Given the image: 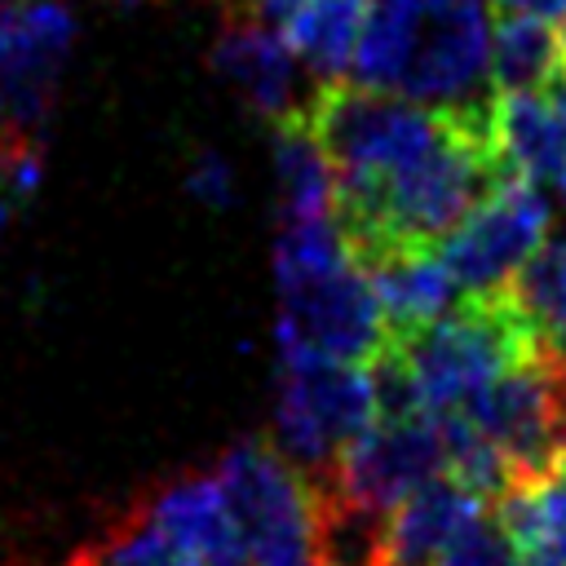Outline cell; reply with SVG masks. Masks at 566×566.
<instances>
[{
	"mask_svg": "<svg viewBox=\"0 0 566 566\" xmlns=\"http://www.w3.org/2000/svg\"><path fill=\"white\" fill-rule=\"evenodd\" d=\"M354 80L451 115L491 111L486 0H371Z\"/></svg>",
	"mask_w": 566,
	"mask_h": 566,
	"instance_id": "cell-1",
	"label": "cell"
},
{
	"mask_svg": "<svg viewBox=\"0 0 566 566\" xmlns=\"http://www.w3.org/2000/svg\"><path fill=\"white\" fill-rule=\"evenodd\" d=\"M394 349L402 354L424 411H460L486 380L539 354L544 345L509 292H495L455 301L442 318L394 336Z\"/></svg>",
	"mask_w": 566,
	"mask_h": 566,
	"instance_id": "cell-2",
	"label": "cell"
},
{
	"mask_svg": "<svg viewBox=\"0 0 566 566\" xmlns=\"http://www.w3.org/2000/svg\"><path fill=\"white\" fill-rule=\"evenodd\" d=\"M305 119L332 159L336 195H358L385 181L394 168L429 150L447 124L442 111L358 80H327Z\"/></svg>",
	"mask_w": 566,
	"mask_h": 566,
	"instance_id": "cell-3",
	"label": "cell"
},
{
	"mask_svg": "<svg viewBox=\"0 0 566 566\" xmlns=\"http://www.w3.org/2000/svg\"><path fill=\"white\" fill-rule=\"evenodd\" d=\"M376 420V389L363 363L283 349L279 376V451L305 473H323Z\"/></svg>",
	"mask_w": 566,
	"mask_h": 566,
	"instance_id": "cell-4",
	"label": "cell"
},
{
	"mask_svg": "<svg viewBox=\"0 0 566 566\" xmlns=\"http://www.w3.org/2000/svg\"><path fill=\"white\" fill-rule=\"evenodd\" d=\"M279 340L283 349L367 367L394 336L371 274L345 256L318 270H279Z\"/></svg>",
	"mask_w": 566,
	"mask_h": 566,
	"instance_id": "cell-5",
	"label": "cell"
},
{
	"mask_svg": "<svg viewBox=\"0 0 566 566\" xmlns=\"http://www.w3.org/2000/svg\"><path fill=\"white\" fill-rule=\"evenodd\" d=\"M509 460L513 482H544L566 451V363L548 349L513 363L460 407Z\"/></svg>",
	"mask_w": 566,
	"mask_h": 566,
	"instance_id": "cell-6",
	"label": "cell"
},
{
	"mask_svg": "<svg viewBox=\"0 0 566 566\" xmlns=\"http://www.w3.org/2000/svg\"><path fill=\"white\" fill-rule=\"evenodd\" d=\"M248 566H310V478L265 438L239 442L212 469Z\"/></svg>",
	"mask_w": 566,
	"mask_h": 566,
	"instance_id": "cell-7",
	"label": "cell"
},
{
	"mask_svg": "<svg viewBox=\"0 0 566 566\" xmlns=\"http://www.w3.org/2000/svg\"><path fill=\"white\" fill-rule=\"evenodd\" d=\"M553 234V199L526 177H504L442 243L438 256L464 296H495Z\"/></svg>",
	"mask_w": 566,
	"mask_h": 566,
	"instance_id": "cell-8",
	"label": "cell"
},
{
	"mask_svg": "<svg viewBox=\"0 0 566 566\" xmlns=\"http://www.w3.org/2000/svg\"><path fill=\"white\" fill-rule=\"evenodd\" d=\"M323 473L354 500L394 513L411 491L447 473L442 420L433 411L376 416Z\"/></svg>",
	"mask_w": 566,
	"mask_h": 566,
	"instance_id": "cell-9",
	"label": "cell"
},
{
	"mask_svg": "<svg viewBox=\"0 0 566 566\" xmlns=\"http://www.w3.org/2000/svg\"><path fill=\"white\" fill-rule=\"evenodd\" d=\"M75 22L62 0H18L0 18V133L40 137Z\"/></svg>",
	"mask_w": 566,
	"mask_h": 566,
	"instance_id": "cell-10",
	"label": "cell"
},
{
	"mask_svg": "<svg viewBox=\"0 0 566 566\" xmlns=\"http://www.w3.org/2000/svg\"><path fill=\"white\" fill-rule=\"evenodd\" d=\"M217 75L270 124H287L310 115L323 80H314L301 57L287 49L283 31L261 22L256 13H230L212 44Z\"/></svg>",
	"mask_w": 566,
	"mask_h": 566,
	"instance_id": "cell-11",
	"label": "cell"
},
{
	"mask_svg": "<svg viewBox=\"0 0 566 566\" xmlns=\"http://www.w3.org/2000/svg\"><path fill=\"white\" fill-rule=\"evenodd\" d=\"M146 517L168 531L190 557L203 566H248L243 557V535L234 526V513L226 504V491L217 473H186L142 500Z\"/></svg>",
	"mask_w": 566,
	"mask_h": 566,
	"instance_id": "cell-12",
	"label": "cell"
},
{
	"mask_svg": "<svg viewBox=\"0 0 566 566\" xmlns=\"http://www.w3.org/2000/svg\"><path fill=\"white\" fill-rule=\"evenodd\" d=\"M305 478H310V566H389L394 513L354 500L327 473H305Z\"/></svg>",
	"mask_w": 566,
	"mask_h": 566,
	"instance_id": "cell-13",
	"label": "cell"
},
{
	"mask_svg": "<svg viewBox=\"0 0 566 566\" xmlns=\"http://www.w3.org/2000/svg\"><path fill=\"white\" fill-rule=\"evenodd\" d=\"M491 137L513 177L535 181L548 199H566V124L548 93L495 97Z\"/></svg>",
	"mask_w": 566,
	"mask_h": 566,
	"instance_id": "cell-14",
	"label": "cell"
},
{
	"mask_svg": "<svg viewBox=\"0 0 566 566\" xmlns=\"http://www.w3.org/2000/svg\"><path fill=\"white\" fill-rule=\"evenodd\" d=\"M482 509H486V500L473 495L451 473L424 482L389 517L394 562H402V566H438V557L482 517Z\"/></svg>",
	"mask_w": 566,
	"mask_h": 566,
	"instance_id": "cell-15",
	"label": "cell"
},
{
	"mask_svg": "<svg viewBox=\"0 0 566 566\" xmlns=\"http://www.w3.org/2000/svg\"><path fill=\"white\" fill-rule=\"evenodd\" d=\"M376 283L389 336H407L433 318H442L455 305V279L442 265L438 248H398L376 256L371 265H363Z\"/></svg>",
	"mask_w": 566,
	"mask_h": 566,
	"instance_id": "cell-16",
	"label": "cell"
},
{
	"mask_svg": "<svg viewBox=\"0 0 566 566\" xmlns=\"http://www.w3.org/2000/svg\"><path fill=\"white\" fill-rule=\"evenodd\" d=\"M371 18V0H305L279 31L287 49L314 80H340L354 71V53L363 44Z\"/></svg>",
	"mask_w": 566,
	"mask_h": 566,
	"instance_id": "cell-17",
	"label": "cell"
},
{
	"mask_svg": "<svg viewBox=\"0 0 566 566\" xmlns=\"http://www.w3.org/2000/svg\"><path fill=\"white\" fill-rule=\"evenodd\" d=\"M274 186L279 221H310L336 212V172L305 115L274 124Z\"/></svg>",
	"mask_w": 566,
	"mask_h": 566,
	"instance_id": "cell-18",
	"label": "cell"
},
{
	"mask_svg": "<svg viewBox=\"0 0 566 566\" xmlns=\"http://www.w3.org/2000/svg\"><path fill=\"white\" fill-rule=\"evenodd\" d=\"M566 75L562 35L544 18L504 13L491 27V88L495 97L509 93H548Z\"/></svg>",
	"mask_w": 566,
	"mask_h": 566,
	"instance_id": "cell-19",
	"label": "cell"
},
{
	"mask_svg": "<svg viewBox=\"0 0 566 566\" xmlns=\"http://www.w3.org/2000/svg\"><path fill=\"white\" fill-rule=\"evenodd\" d=\"M504 292L531 323L535 340L566 363V234H548Z\"/></svg>",
	"mask_w": 566,
	"mask_h": 566,
	"instance_id": "cell-20",
	"label": "cell"
},
{
	"mask_svg": "<svg viewBox=\"0 0 566 566\" xmlns=\"http://www.w3.org/2000/svg\"><path fill=\"white\" fill-rule=\"evenodd\" d=\"M495 517L522 548L526 566H566V486L553 478L513 486L495 500Z\"/></svg>",
	"mask_w": 566,
	"mask_h": 566,
	"instance_id": "cell-21",
	"label": "cell"
},
{
	"mask_svg": "<svg viewBox=\"0 0 566 566\" xmlns=\"http://www.w3.org/2000/svg\"><path fill=\"white\" fill-rule=\"evenodd\" d=\"M75 566H203L199 557H190L168 531H159L146 509L137 504L133 513H124L97 544H88Z\"/></svg>",
	"mask_w": 566,
	"mask_h": 566,
	"instance_id": "cell-22",
	"label": "cell"
},
{
	"mask_svg": "<svg viewBox=\"0 0 566 566\" xmlns=\"http://www.w3.org/2000/svg\"><path fill=\"white\" fill-rule=\"evenodd\" d=\"M438 566H526L522 562V548L513 544V535L504 531L500 517H478L442 557Z\"/></svg>",
	"mask_w": 566,
	"mask_h": 566,
	"instance_id": "cell-23",
	"label": "cell"
},
{
	"mask_svg": "<svg viewBox=\"0 0 566 566\" xmlns=\"http://www.w3.org/2000/svg\"><path fill=\"white\" fill-rule=\"evenodd\" d=\"M186 190L212 208H226L230 195H234V177H230V164L226 155L217 150H199L190 164H186Z\"/></svg>",
	"mask_w": 566,
	"mask_h": 566,
	"instance_id": "cell-24",
	"label": "cell"
},
{
	"mask_svg": "<svg viewBox=\"0 0 566 566\" xmlns=\"http://www.w3.org/2000/svg\"><path fill=\"white\" fill-rule=\"evenodd\" d=\"M504 13H526L544 22H566V0H495Z\"/></svg>",
	"mask_w": 566,
	"mask_h": 566,
	"instance_id": "cell-25",
	"label": "cell"
},
{
	"mask_svg": "<svg viewBox=\"0 0 566 566\" xmlns=\"http://www.w3.org/2000/svg\"><path fill=\"white\" fill-rule=\"evenodd\" d=\"M301 4H305V0H256L252 13H256L261 22H270V27H283Z\"/></svg>",
	"mask_w": 566,
	"mask_h": 566,
	"instance_id": "cell-26",
	"label": "cell"
},
{
	"mask_svg": "<svg viewBox=\"0 0 566 566\" xmlns=\"http://www.w3.org/2000/svg\"><path fill=\"white\" fill-rule=\"evenodd\" d=\"M548 97H553V106H557V115H562V124H566V75L548 88Z\"/></svg>",
	"mask_w": 566,
	"mask_h": 566,
	"instance_id": "cell-27",
	"label": "cell"
},
{
	"mask_svg": "<svg viewBox=\"0 0 566 566\" xmlns=\"http://www.w3.org/2000/svg\"><path fill=\"white\" fill-rule=\"evenodd\" d=\"M221 4H226L230 13H252V4H256V0H221Z\"/></svg>",
	"mask_w": 566,
	"mask_h": 566,
	"instance_id": "cell-28",
	"label": "cell"
},
{
	"mask_svg": "<svg viewBox=\"0 0 566 566\" xmlns=\"http://www.w3.org/2000/svg\"><path fill=\"white\" fill-rule=\"evenodd\" d=\"M9 208H13V199H9V195H0V234H4V221H9Z\"/></svg>",
	"mask_w": 566,
	"mask_h": 566,
	"instance_id": "cell-29",
	"label": "cell"
},
{
	"mask_svg": "<svg viewBox=\"0 0 566 566\" xmlns=\"http://www.w3.org/2000/svg\"><path fill=\"white\" fill-rule=\"evenodd\" d=\"M557 35H562V53H566V22H562V31H557Z\"/></svg>",
	"mask_w": 566,
	"mask_h": 566,
	"instance_id": "cell-30",
	"label": "cell"
},
{
	"mask_svg": "<svg viewBox=\"0 0 566 566\" xmlns=\"http://www.w3.org/2000/svg\"><path fill=\"white\" fill-rule=\"evenodd\" d=\"M119 4H133V0H119Z\"/></svg>",
	"mask_w": 566,
	"mask_h": 566,
	"instance_id": "cell-31",
	"label": "cell"
},
{
	"mask_svg": "<svg viewBox=\"0 0 566 566\" xmlns=\"http://www.w3.org/2000/svg\"><path fill=\"white\" fill-rule=\"evenodd\" d=\"M389 566H402V562H389Z\"/></svg>",
	"mask_w": 566,
	"mask_h": 566,
	"instance_id": "cell-32",
	"label": "cell"
}]
</instances>
